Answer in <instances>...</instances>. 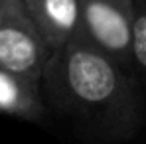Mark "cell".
<instances>
[{
  "label": "cell",
  "mask_w": 146,
  "mask_h": 144,
  "mask_svg": "<svg viewBox=\"0 0 146 144\" xmlns=\"http://www.w3.org/2000/svg\"><path fill=\"white\" fill-rule=\"evenodd\" d=\"M42 91L61 117L97 142L126 140L142 120L140 99L126 69L83 30L51 53Z\"/></svg>",
  "instance_id": "cell-1"
},
{
  "label": "cell",
  "mask_w": 146,
  "mask_h": 144,
  "mask_svg": "<svg viewBox=\"0 0 146 144\" xmlns=\"http://www.w3.org/2000/svg\"><path fill=\"white\" fill-rule=\"evenodd\" d=\"M51 53L26 0H0V67L42 83Z\"/></svg>",
  "instance_id": "cell-2"
},
{
  "label": "cell",
  "mask_w": 146,
  "mask_h": 144,
  "mask_svg": "<svg viewBox=\"0 0 146 144\" xmlns=\"http://www.w3.org/2000/svg\"><path fill=\"white\" fill-rule=\"evenodd\" d=\"M83 32L126 71L132 69L130 38L134 0H79Z\"/></svg>",
  "instance_id": "cell-3"
},
{
  "label": "cell",
  "mask_w": 146,
  "mask_h": 144,
  "mask_svg": "<svg viewBox=\"0 0 146 144\" xmlns=\"http://www.w3.org/2000/svg\"><path fill=\"white\" fill-rule=\"evenodd\" d=\"M26 8L51 51L83 30L79 0H26Z\"/></svg>",
  "instance_id": "cell-4"
},
{
  "label": "cell",
  "mask_w": 146,
  "mask_h": 144,
  "mask_svg": "<svg viewBox=\"0 0 146 144\" xmlns=\"http://www.w3.org/2000/svg\"><path fill=\"white\" fill-rule=\"evenodd\" d=\"M0 115L40 122L46 115L42 83L0 67Z\"/></svg>",
  "instance_id": "cell-5"
},
{
  "label": "cell",
  "mask_w": 146,
  "mask_h": 144,
  "mask_svg": "<svg viewBox=\"0 0 146 144\" xmlns=\"http://www.w3.org/2000/svg\"><path fill=\"white\" fill-rule=\"evenodd\" d=\"M130 59H132V67L146 73V0H134Z\"/></svg>",
  "instance_id": "cell-6"
}]
</instances>
